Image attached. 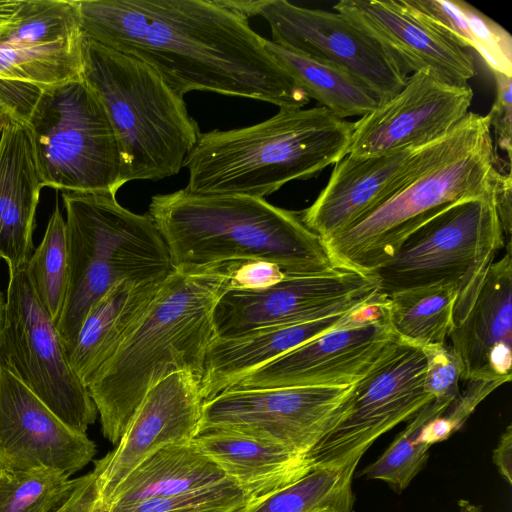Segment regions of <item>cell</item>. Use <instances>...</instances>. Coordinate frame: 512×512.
I'll return each instance as SVG.
<instances>
[{"mask_svg": "<svg viewBox=\"0 0 512 512\" xmlns=\"http://www.w3.org/2000/svg\"><path fill=\"white\" fill-rule=\"evenodd\" d=\"M83 34L154 69L179 96L207 91L303 108L309 98L221 0H75Z\"/></svg>", "mask_w": 512, "mask_h": 512, "instance_id": "1", "label": "cell"}, {"mask_svg": "<svg viewBox=\"0 0 512 512\" xmlns=\"http://www.w3.org/2000/svg\"><path fill=\"white\" fill-rule=\"evenodd\" d=\"M230 278L222 263L192 272L174 270L88 392L103 436L116 445L146 393L166 376L187 371L199 379L217 338L213 312Z\"/></svg>", "mask_w": 512, "mask_h": 512, "instance_id": "2", "label": "cell"}, {"mask_svg": "<svg viewBox=\"0 0 512 512\" xmlns=\"http://www.w3.org/2000/svg\"><path fill=\"white\" fill-rule=\"evenodd\" d=\"M179 272L259 260L286 275H316L338 269L324 242L300 212L245 195H195L184 188L152 197L147 213Z\"/></svg>", "mask_w": 512, "mask_h": 512, "instance_id": "3", "label": "cell"}, {"mask_svg": "<svg viewBox=\"0 0 512 512\" xmlns=\"http://www.w3.org/2000/svg\"><path fill=\"white\" fill-rule=\"evenodd\" d=\"M353 122L323 107L280 109L255 125L201 133L187 156L195 195L264 198L293 180H308L348 152Z\"/></svg>", "mask_w": 512, "mask_h": 512, "instance_id": "4", "label": "cell"}, {"mask_svg": "<svg viewBox=\"0 0 512 512\" xmlns=\"http://www.w3.org/2000/svg\"><path fill=\"white\" fill-rule=\"evenodd\" d=\"M82 78L102 103L122 161L123 185L176 175L201 134L183 97L143 61L82 35Z\"/></svg>", "mask_w": 512, "mask_h": 512, "instance_id": "5", "label": "cell"}, {"mask_svg": "<svg viewBox=\"0 0 512 512\" xmlns=\"http://www.w3.org/2000/svg\"><path fill=\"white\" fill-rule=\"evenodd\" d=\"M66 210L68 290L56 323L65 350L91 307L121 281L166 279L175 269L151 217L110 193L62 194Z\"/></svg>", "mask_w": 512, "mask_h": 512, "instance_id": "6", "label": "cell"}, {"mask_svg": "<svg viewBox=\"0 0 512 512\" xmlns=\"http://www.w3.org/2000/svg\"><path fill=\"white\" fill-rule=\"evenodd\" d=\"M504 247L494 190L463 199L411 233L373 273L378 294L388 298L405 290L452 285L458 291L457 326L470 312L497 251Z\"/></svg>", "mask_w": 512, "mask_h": 512, "instance_id": "7", "label": "cell"}, {"mask_svg": "<svg viewBox=\"0 0 512 512\" xmlns=\"http://www.w3.org/2000/svg\"><path fill=\"white\" fill-rule=\"evenodd\" d=\"M499 166L492 136L430 169L345 232L325 242L338 268L373 274L404 240L451 204L494 190Z\"/></svg>", "mask_w": 512, "mask_h": 512, "instance_id": "8", "label": "cell"}, {"mask_svg": "<svg viewBox=\"0 0 512 512\" xmlns=\"http://www.w3.org/2000/svg\"><path fill=\"white\" fill-rule=\"evenodd\" d=\"M24 121L43 187L116 195L123 186L114 130L82 76L40 89Z\"/></svg>", "mask_w": 512, "mask_h": 512, "instance_id": "9", "label": "cell"}, {"mask_svg": "<svg viewBox=\"0 0 512 512\" xmlns=\"http://www.w3.org/2000/svg\"><path fill=\"white\" fill-rule=\"evenodd\" d=\"M490 136L487 116L469 112L448 133L422 146L377 156L346 154L335 164L313 204L300 211L301 219L325 243L415 178L472 150Z\"/></svg>", "mask_w": 512, "mask_h": 512, "instance_id": "10", "label": "cell"}, {"mask_svg": "<svg viewBox=\"0 0 512 512\" xmlns=\"http://www.w3.org/2000/svg\"><path fill=\"white\" fill-rule=\"evenodd\" d=\"M26 265L9 271L0 327V365L69 428L86 434L98 416L96 406L69 363L56 325L31 286Z\"/></svg>", "mask_w": 512, "mask_h": 512, "instance_id": "11", "label": "cell"}, {"mask_svg": "<svg viewBox=\"0 0 512 512\" xmlns=\"http://www.w3.org/2000/svg\"><path fill=\"white\" fill-rule=\"evenodd\" d=\"M75 0H0V105L24 118L39 90L82 76Z\"/></svg>", "mask_w": 512, "mask_h": 512, "instance_id": "12", "label": "cell"}, {"mask_svg": "<svg viewBox=\"0 0 512 512\" xmlns=\"http://www.w3.org/2000/svg\"><path fill=\"white\" fill-rule=\"evenodd\" d=\"M421 348L396 340L355 384L331 426L308 453L313 468L359 464L383 434L410 420L433 397Z\"/></svg>", "mask_w": 512, "mask_h": 512, "instance_id": "13", "label": "cell"}, {"mask_svg": "<svg viewBox=\"0 0 512 512\" xmlns=\"http://www.w3.org/2000/svg\"><path fill=\"white\" fill-rule=\"evenodd\" d=\"M378 297L373 274L338 268L316 275H286L263 289L228 288L218 299L214 326L219 338L307 323L346 314Z\"/></svg>", "mask_w": 512, "mask_h": 512, "instance_id": "14", "label": "cell"}, {"mask_svg": "<svg viewBox=\"0 0 512 512\" xmlns=\"http://www.w3.org/2000/svg\"><path fill=\"white\" fill-rule=\"evenodd\" d=\"M351 387H230L203 402L199 432L228 430L308 455Z\"/></svg>", "mask_w": 512, "mask_h": 512, "instance_id": "15", "label": "cell"}, {"mask_svg": "<svg viewBox=\"0 0 512 512\" xmlns=\"http://www.w3.org/2000/svg\"><path fill=\"white\" fill-rule=\"evenodd\" d=\"M387 298L359 308L344 325L285 353L231 387L351 386L397 340L387 318ZM230 388V387H229Z\"/></svg>", "mask_w": 512, "mask_h": 512, "instance_id": "16", "label": "cell"}, {"mask_svg": "<svg viewBox=\"0 0 512 512\" xmlns=\"http://www.w3.org/2000/svg\"><path fill=\"white\" fill-rule=\"evenodd\" d=\"M258 15L269 24L273 43L349 72L374 91L380 104L409 77L377 41L336 11L261 0Z\"/></svg>", "mask_w": 512, "mask_h": 512, "instance_id": "17", "label": "cell"}, {"mask_svg": "<svg viewBox=\"0 0 512 512\" xmlns=\"http://www.w3.org/2000/svg\"><path fill=\"white\" fill-rule=\"evenodd\" d=\"M473 90L452 85L429 70L412 73L391 99L353 122L347 154L377 156L432 142L469 112Z\"/></svg>", "mask_w": 512, "mask_h": 512, "instance_id": "18", "label": "cell"}, {"mask_svg": "<svg viewBox=\"0 0 512 512\" xmlns=\"http://www.w3.org/2000/svg\"><path fill=\"white\" fill-rule=\"evenodd\" d=\"M199 381L190 372H175L146 393L116 447L96 460L90 471L102 505L124 478L157 450L193 441L204 402Z\"/></svg>", "mask_w": 512, "mask_h": 512, "instance_id": "19", "label": "cell"}, {"mask_svg": "<svg viewBox=\"0 0 512 512\" xmlns=\"http://www.w3.org/2000/svg\"><path fill=\"white\" fill-rule=\"evenodd\" d=\"M95 454L87 434L69 428L0 365V464L18 470L49 467L71 478Z\"/></svg>", "mask_w": 512, "mask_h": 512, "instance_id": "20", "label": "cell"}, {"mask_svg": "<svg viewBox=\"0 0 512 512\" xmlns=\"http://www.w3.org/2000/svg\"><path fill=\"white\" fill-rule=\"evenodd\" d=\"M333 8L377 41L407 74L429 70L458 86L475 75L465 49L421 21L405 0H341Z\"/></svg>", "mask_w": 512, "mask_h": 512, "instance_id": "21", "label": "cell"}, {"mask_svg": "<svg viewBox=\"0 0 512 512\" xmlns=\"http://www.w3.org/2000/svg\"><path fill=\"white\" fill-rule=\"evenodd\" d=\"M506 253L491 265L466 318L449 335L463 364V380L500 386L512 378V257Z\"/></svg>", "mask_w": 512, "mask_h": 512, "instance_id": "22", "label": "cell"}, {"mask_svg": "<svg viewBox=\"0 0 512 512\" xmlns=\"http://www.w3.org/2000/svg\"><path fill=\"white\" fill-rule=\"evenodd\" d=\"M42 187L30 128L10 114L0 136V260L9 271L24 267L32 255Z\"/></svg>", "mask_w": 512, "mask_h": 512, "instance_id": "23", "label": "cell"}, {"mask_svg": "<svg viewBox=\"0 0 512 512\" xmlns=\"http://www.w3.org/2000/svg\"><path fill=\"white\" fill-rule=\"evenodd\" d=\"M357 310L302 324L264 328L237 337H217L207 350L199 381L203 401L305 342L344 325Z\"/></svg>", "mask_w": 512, "mask_h": 512, "instance_id": "24", "label": "cell"}, {"mask_svg": "<svg viewBox=\"0 0 512 512\" xmlns=\"http://www.w3.org/2000/svg\"><path fill=\"white\" fill-rule=\"evenodd\" d=\"M253 501L270 495L313 469L307 454L228 430H206L193 439Z\"/></svg>", "mask_w": 512, "mask_h": 512, "instance_id": "25", "label": "cell"}, {"mask_svg": "<svg viewBox=\"0 0 512 512\" xmlns=\"http://www.w3.org/2000/svg\"><path fill=\"white\" fill-rule=\"evenodd\" d=\"M165 280L118 282L91 307L66 350L71 367L86 387L137 324Z\"/></svg>", "mask_w": 512, "mask_h": 512, "instance_id": "26", "label": "cell"}, {"mask_svg": "<svg viewBox=\"0 0 512 512\" xmlns=\"http://www.w3.org/2000/svg\"><path fill=\"white\" fill-rule=\"evenodd\" d=\"M228 478L193 441L167 445L136 466L103 504L105 509L216 485Z\"/></svg>", "mask_w": 512, "mask_h": 512, "instance_id": "27", "label": "cell"}, {"mask_svg": "<svg viewBox=\"0 0 512 512\" xmlns=\"http://www.w3.org/2000/svg\"><path fill=\"white\" fill-rule=\"evenodd\" d=\"M426 25L462 49H474L493 73L512 77V38L498 23L461 0H405Z\"/></svg>", "mask_w": 512, "mask_h": 512, "instance_id": "28", "label": "cell"}, {"mask_svg": "<svg viewBox=\"0 0 512 512\" xmlns=\"http://www.w3.org/2000/svg\"><path fill=\"white\" fill-rule=\"evenodd\" d=\"M265 45L307 97L337 117H362L380 104L374 91L349 72L287 50L271 40H265Z\"/></svg>", "mask_w": 512, "mask_h": 512, "instance_id": "29", "label": "cell"}, {"mask_svg": "<svg viewBox=\"0 0 512 512\" xmlns=\"http://www.w3.org/2000/svg\"><path fill=\"white\" fill-rule=\"evenodd\" d=\"M458 296L452 285L394 293L387 298L389 325L397 340L419 348L446 343L454 324Z\"/></svg>", "mask_w": 512, "mask_h": 512, "instance_id": "30", "label": "cell"}, {"mask_svg": "<svg viewBox=\"0 0 512 512\" xmlns=\"http://www.w3.org/2000/svg\"><path fill=\"white\" fill-rule=\"evenodd\" d=\"M357 463L313 468L296 482L238 512H353V476Z\"/></svg>", "mask_w": 512, "mask_h": 512, "instance_id": "31", "label": "cell"}, {"mask_svg": "<svg viewBox=\"0 0 512 512\" xmlns=\"http://www.w3.org/2000/svg\"><path fill=\"white\" fill-rule=\"evenodd\" d=\"M450 403L432 400L419 410L386 450L361 471L367 479L385 482L397 493L403 492L423 470L430 447L418 441L423 426L443 414Z\"/></svg>", "mask_w": 512, "mask_h": 512, "instance_id": "32", "label": "cell"}, {"mask_svg": "<svg viewBox=\"0 0 512 512\" xmlns=\"http://www.w3.org/2000/svg\"><path fill=\"white\" fill-rule=\"evenodd\" d=\"M26 270L37 298L56 325L65 303L69 276L66 221L57 204Z\"/></svg>", "mask_w": 512, "mask_h": 512, "instance_id": "33", "label": "cell"}, {"mask_svg": "<svg viewBox=\"0 0 512 512\" xmlns=\"http://www.w3.org/2000/svg\"><path fill=\"white\" fill-rule=\"evenodd\" d=\"M71 486L72 479L57 469L0 464V512H55Z\"/></svg>", "mask_w": 512, "mask_h": 512, "instance_id": "34", "label": "cell"}, {"mask_svg": "<svg viewBox=\"0 0 512 512\" xmlns=\"http://www.w3.org/2000/svg\"><path fill=\"white\" fill-rule=\"evenodd\" d=\"M251 501L253 498L228 477L213 486L105 510L106 512H238Z\"/></svg>", "mask_w": 512, "mask_h": 512, "instance_id": "35", "label": "cell"}, {"mask_svg": "<svg viewBox=\"0 0 512 512\" xmlns=\"http://www.w3.org/2000/svg\"><path fill=\"white\" fill-rule=\"evenodd\" d=\"M427 362L425 386L434 400L452 404L461 394L463 364L450 344L421 348Z\"/></svg>", "mask_w": 512, "mask_h": 512, "instance_id": "36", "label": "cell"}, {"mask_svg": "<svg viewBox=\"0 0 512 512\" xmlns=\"http://www.w3.org/2000/svg\"><path fill=\"white\" fill-rule=\"evenodd\" d=\"M224 272L230 278L229 288L234 289H263L286 276L278 265L259 260L224 262Z\"/></svg>", "mask_w": 512, "mask_h": 512, "instance_id": "37", "label": "cell"}, {"mask_svg": "<svg viewBox=\"0 0 512 512\" xmlns=\"http://www.w3.org/2000/svg\"><path fill=\"white\" fill-rule=\"evenodd\" d=\"M496 97L490 112L486 115L490 128L494 130L497 146L507 153L511 160L512 138V77L494 73Z\"/></svg>", "mask_w": 512, "mask_h": 512, "instance_id": "38", "label": "cell"}, {"mask_svg": "<svg viewBox=\"0 0 512 512\" xmlns=\"http://www.w3.org/2000/svg\"><path fill=\"white\" fill-rule=\"evenodd\" d=\"M55 512H106L91 472L72 479V486Z\"/></svg>", "mask_w": 512, "mask_h": 512, "instance_id": "39", "label": "cell"}, {"mask_svg": "<svg viewBox=\"0 0 512 512\" xmlns=\"http://www.w3.org/2000/svg\"><path fill=\"white\" fill-rule=\"evenodd\" d=\"M494 198L506 245L511 243L512 181L510 172L503 170L499 174L494 187Z\"/></svg>", "mask_w": 512, "mask_h": 512, "instance_id": "40", "label": "cell"}, {"mask_svg": "<svg viewBox=\"0 0 512 512\" xmlns=\"http://www.w3.org/2000/svg\"><path fill=\"white\" fill-rule=\"evenodd\" d=\"M492 460L505 481L512 484V426L509 424L501 434L492 453Z\"/></svg>", "mask_w": 512, "mask_h": 512, "instance_id": "41", "label": "cell"}, {"mask_svg": "<svg viewBox=\"0 0 512 512\" xmlns=\"http://www.w3.org/2000/svg\"><path fill=\"white\" fill-rule=\"evenodd\" d=\"M458 512H482V507L469 500L460 499L458 501Z\"/></svg>", "mask_w": 512, "mask_h": 512, "instance_id": "42", "label": "cell"}, {"mask_svg": "<svg viewBox=\"0 0 512 512\" xmlns=\"http://www.w3.org/2000/svg\"><path fill=\"white\" fill-rule=\"evenodd\" d=\"M10 114L11 113L6 108H0V136L9 121Z\"/></svg>", "mask_w": 512, "mask_h": 512, "instance_id": "43", "label": "cell"}, {"mask_svg": "<svg viewBox=\"0 0 512 512\" xmlns=\"http://www.w3.org/2000/svg\"><path fill=\"white\" fill-rule=\"evenodd\" d=\"M3 306H4L3 296H2V293L0 292V327H1V321H2Z\"/></svg>", "mask_w": 512, "mask_h": 512, "instance_id": "44", "label": "cell"}, {"mask_svg": "<svg viewBox=\"0 0 512 512\" xmlns=\"http://www.w3.org/2000/svg\"><path fill=\"white\" fill-rule=\"evenodd\" d=\"M1 107H3V106H1V105H0V108H1Z\"/></svg>", "mask_w": 512, "mask_h": 512, "instance_id": "45", "label": "cell"}]
</instances>
